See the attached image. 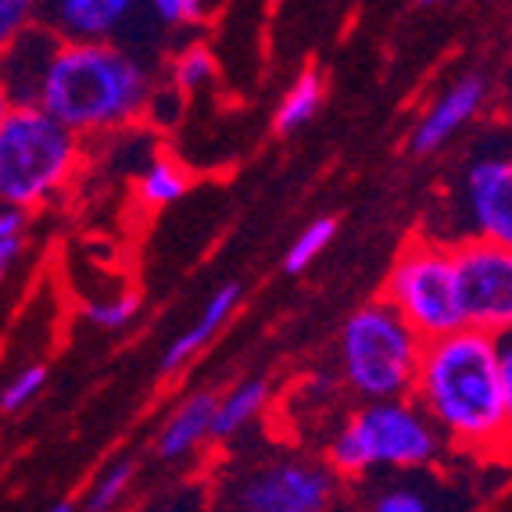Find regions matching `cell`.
I'll use <instances>...</instances> for the list:
<instances>
[{"label": "cell", "mask_w": 512, "mask_h": 512, "mask_svg": "<svg viewBox=\"0 0 512 512\" xmlns=\"http://www.w3.org/2000/svg\"><path fill=\"white\" fill-rule=\"evenodd\" d=\"M215 412H219V394L215 391H197L187 394L176 409L165 416V423L154 434V455L162 462H183L212 441Z\"/></svg>", "instance_id": "12"}, {"label": "cell", "mask_w": 512, "mask_h": 512, "mask_svg": "<svg viewBox=\"0 0 512 512\" xmlns=\"http://www.w3.org/2000/svg\"><path fill=\"white\" fill-rule=\"evenodd\" d=\"M40 22V4L33 0H4L0 4V43L11 47L18 36H26L29 29Z\"/></svg>", "instance_id": "25"}, {"label": "cell", "mask_w": 512, "mask_h": 512, "mask_svg": "<svg viewBox=\"0 0 512 512\" xmlns=\"http://www.w3.org/2000/svg\"><path fill=\"white\" fill-rule=\"evenodd\" d=\"M337 512H348V509H337Z\"/></svg>", "instance_id": "28"}, {"label": "cell", "mask_w": 512, "mask_h": 512, "mask_svg": "<svg viewBox=\"0 0 512 512\" xmlns=\"http://www.w3.org/2000/svg\"><path fill=\"white\" fill-rule=\"evenodd\" d=\"M83 316L97 330H126L140 316V294L122 291V294H108V298L83 301Z\"/></svg>", "instance_id": "21"}, {"label": "cell", "mask_w": 512, "mask_h": 512, "mask_svg": "<svg viewBox=\"0 0 512 512\" xmlns=\"http://www.w3.org/2000/svg\"><path fill=\"white\" fill-rule=\"evenodd\" d=\"M83 165V137L36 104H4L0 115V201L33 212L69 187Z\"/></svg>", "instance_id": "5"}, {"label": "cell", "mask_w": 512, "mask_h": 512, "mask_svg": "<svg viewBox=\"0 0 512 512\" xmlns=\"http://www.w3.org/2000/svg\"><path fill=\"white\" fill-rule=\"evenodd\" d=\"M384 301L427 344L466 330L459 258L452 244L430 233L409 240L384 280Z\"/></svg>", "instance_id": "7"}, {"label": "cell", "mask_w": 512, "mask_h": 512, "mask_svg": "<svg viewBox=\"0 0 512 512\" xmlns=\"http://www.w3.org/2000/svg\"><path fill=\"white\" fill-rule=\"evenodd\" d=\"M359 512H452V495L423 473L387 477L369 487Z\"/></svg>", "instance_id": "14"}, {"label": "cell", "mask_w": 512, "mask_h": 512, "mask_svg": "<svg viewBox=\"0 0 512 512\" xmlns=\"http://www.w3.org/2000/svg\"><path fill=\"white\" fill-rule=\"evenodd\" d=\"M323 94H326V83H323V72L319 69H305L298 79L291 83V90L280 97V108L273 115V129L276 133H294V129L308 126V122L316 119L319 108H323Z\"/></svg>", "instance_id": "16"}, {"label": "cell", "mask_w": 512, "mask_h": 512, "mask_svg": "<svg viewBox=\"0 0 512 512\" xmlns=\"http://www.w3.org/2000/svg\"><path fill=\"white\" fill-rule=\"evenodd\" d=\"M43 384H47V366H40V362H29V366H22V369H18V373L8 380L4 394H0V409L8 412V416L22 412L29 402H33L36 394L43 391Z\"/></svg>", "instance_id": "24"}, {"label": "cell", "mask_w": 512, "mask_h": 512, "mask_svg": "<svg viewBox=\"0 0 512 512\" xmlns=\"http://www.w3.org/2000/svg\"><path fill=\"white\" fill-rule=\"evenodd\" d=\"M273 398V387L265 376H248L237 387H230L226 394H219V412H215L212 441H230V437L244 434L251 423H258V416L265 412Z\"/></svg>", "instance_id": "15"}, {"label": "cell", "mask_w": 512, "mask_h": 512, "mask_svg": "<svg viewBox=\"0 0 512 512\" xmlns=\"http://www.w3.org/2000/svg\"><path fill=\"white\" fill-rule=\"evenodd\" d=\"M140 201L151 208H165V205H176L183 194H187V172H183L180 162H172L165 154L151 158V162L140 169Z\"/></svg>", "instance_id": "17"}, {"label": "cell", "mask_w": 512, "mask_h": 512, "mask_svg": "<svg viewBox=\"0 0 512 512\" xmlns=\"http://www.w3.org/2000/svg\"><path fill=\"white\" fill-rule=\"evenodd\" d=\"M40 26H47L61 43H115L137 51L140 29L165 33L151 15V4L133 0H51L40 4Z\"/></svg>", "instance_id": "9"}, {"label": "cell", "mask_w": 512, "mask_h": 512, "mask_svg": "<svg viewBox=\"0 0 512 512\" xmlns=\"http://www.w3.org/2000/svg\"><path fill=\"white\" fill-rule=\"evenodd\" d=\"M47 512H76V505H72V502H58V505H51Z\"/></svg>", "instance_id": "27"}, {"label": "cell", "mask_w": 512, "mask_h": 512, "mask_svg": "<svg viewBox=\"0 0 512 512\" xmlns=\"http://www.w3.org/2000/svg\"><path fill=\"white\" fill-rule=\"evenodd\" d=\"M29 248V212L22 208H4L0 212V265L4 273L15 269V262Z\"/></svg>", "instance_id": "22"}, {"label": "cell", "mask_w": 512, "mask_h": 512, "mask_svg": "<svg viewBox=\"0 0 512 512\" xmlns=\"http://www.w3.org/2000/svg\"><path fill=\"white\" fill-rule=\"evenodd\" d=\"M427 341L384 298L355 308L337 337V369L359 405L402 402L419 384Z\"/></svg>", "instance_id": "4"}, {"label": "cell", "mask_w": 512, "mask_h": 512, "mask_svg": "<svg viewBox=\"0 0 512 512\" xmlns=\"http://www.w3.org/2000/svg\"><path fill=\"white\" fill-rule=\"evenodd\" d=\"M137 459L133 455H119L111 459L108 466L101 470V477L94 480L90 495L83 502V512H115L122 505V498L129 495V487L137 480Z\"/></svg>", "instance_id": "19"}, {"label": "cell", "mask_w": 512, "mask_h": 512, "mask_svg": "<svg viewBox=\"0 0 512 512\" xmlns=\"http://www.w3.org/2000/svg\"><path fill=\"white\" fill-rule=\"evenodd\" d=\"M448 444L462 452H512V419L502 376V344L480 330L430 341L412 394Z\"/></svg>", "instance_id": "1"}, {"label": "cell", "mask_w": 512, "mask_h": 512, "mask_svg": "<svg viewBox=\"0 0 512 512\" xmlns=\"http://www.w3.org/2000/svg\"><path fill=\"white\" fill-rule=\"evenodd\" d=\"M215 72H219V61L205 43H187L169 61V86L190 97L197 90H205L208 83H215Z\"/></svg>", "instance_id": "18"}, {"label": "cell", "mask_w": 512, "mask_h": 512, "mask_svg": "<svg viewBox=\"0 0 512 512\" xmlns=\"http://www.w3.org/2000/svg\"><path fill=\"white\" fill-rule=\"evenodd\" d=\"M144 54L115 43H54L26 104L43 108L76 137H108L144 119L154 97Z\"/></svg>", "instance_id": "2"}, {"label": "cell", "mask_w": 512, "mask_h": 512, "mask_svg": "<svg viewBox=\"0 0 512 512\" xmlns=\"http://www.w3.org/2000/svg\"><path fill=\"white\" fill-rule=\"evenodd\" d=\"M430 237L444 244H495L512 251V151H477L455 176L448 222Z\"/></svg>", "instance_id": "8"}, {"label": "cell", "mask_w": 512, "mask_h": 512, "mask_svg": "<svg viewBox=\"0 0 512 512\" xmlns=\"http://www.w3.org/2000/svg\"><path fill=\"white\" fill-rule=\"evenodd\" d=\"M240 294H244L240 291V283H222L219 291L205 301V308L197 312L194 323L183 326V330L169 341V348L162 351V362H158V373L172 376V373H180L183 366H190V362L219 337L222 326L230 323V316L240 305Z\"/></svg>", "instance_id": "13"}, {"label": "cell", "mask_w": 512, "mask_h": 512, "mask_svg": "<svg viewBox=\"0 0 512 512\" xmlns=\"http://www.w3.org/2000/svg\"><path fill=\"white\" fill-rule=\"evenodd\" d=\"M459 280L466 326L487 337L512 333V251L495 244H459Z\"/></svg>", "instance_id": "10"}, {"label": "cell", "mask_w": 512, "mask_h": 512, "mask_svg": "<svg viewBox=\"0 0 512 512\" xmlns=\"http://www.w3.org/2000/svg\"><path fill=\"white\" fill-rule=\"evenodd\" d=\"M448 452V437L423 412L416 398L402 402H369L348 412L326 441L330 470L344 484L366 477H412L434 470Z\"/></svg>", "instance_id": "3"}, {"label": "cell", "mask_w": 512, "mask_h": 512, "mask_svg": "<svg viewBox=\"0 0 512 512\" xmlns=\"http://www.w3.org/2000/svg\"><path fill=\"white\" fill-rule=\"evenodd\" d=\"M502 376H505V398H509V419H512V333L502 337Z\"/></svg>", "instance_id": "26"}, {"label": "cell", "mask_w": 512, "mask_h": 512, "mask_svg": "<svg viewBox=\"0 0 512 512\" xmlns=\"http://www.w3.org/2000/svg\"><path fill=\"white\" fill-rule=\"evenodd\" d=\"M151 15L162 29H194L208 22L212 4L205 0H151Z\"/></svg>", "instance_id": "23"}, {"label": "cell", "mask_w": 512, "mask_h": 512, "mask_svg": "<svg viewBox=\"0 0 512 512\" xmlns=\"http://www.w3.org/2000/svg\"><path fill=\"white\" fill-rule=\"evenodd\" d=\"M341 487L326 459L258 452L219 473L205 512H337Z\"/></svg>", "instance_id": "6"}, {"label": "cell", "mask_w": 512, "mask_h": 512, "mask_svg": "<svg viewBox=\"0 0 512 512\" xmlns=\"http://www.w3.org/2000/svg\"><path fill=\"white\" fill-rule=\"evenodd\" d=\"M333 237H337V219L323 215V219L308 222L305 230L294 237V244L287 248V255H283V273H291V276L305 273L308 265L316 262V258L330 248Z\"/></svg>", "instance_id": "20"}, {"label": "cell", "mask_w": 512, "mask_h": 512, "mask_svg": "<svg viewBox=\"0 0 512 512\" xmlns=\"http://www.w3.org/2000/svg\"><path fill=\"white\" fill-rule=\"evenodd\" d=\"M487 97H491V76L487 72L473 69L455 76L416 119L409 133V151L419 154V158L444 151L487 108Z\"/></svg>", "instance_id": "11"}]
</instances>
